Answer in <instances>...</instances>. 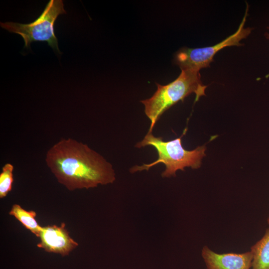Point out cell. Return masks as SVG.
Segmentation results:
<instances>
[{
	"label": "cell",
	"instance_id": "obj_11",
	"mask_svg": "<svg viewBox=\"0 0 269 269\" xmlns=\"http://www.w3.org/2000/svg\"><path fill=\"white\" fill-rule=\"evenodd\" d=\"M265 35H266V38L269 39V33H266ZM269 77V74L267 76H266L267 78H268Z\"/></svg>",
	"mask_w": 269,
	"mask_h": 269
},
{
	"label": "cell",
	"instance_id": "obj_7",
	"mask_svg": "<svg viewBox=\"0 0 269 269\" xmlns=\"http://www.w3.org/2000/svg\"><path fill=\"white\" fill-rule=\"evenodd\" d=\"M202 256L207 269H250L252 267L251 252L242 254H217L205 246Z\"/></svg>",
	"mask_w": 269,
	"mask_h": 269
},
{
	"label": "cell",
	"instance_id": "obj_5",
	"mask_svg": "<svg viewBox=\"0 0 269 269\" xmlns=\"http://www.w3.org/2000/svg\"><path fill=\"white\" fill-rule=\"evenodd\" d=\"M248 8L247 3L245 15L236 32L213 46L197 48L182 47L175 55V64L180 69L189 68L200 71L202 68L209 67L214 61V55L222 49L228 46L242 45L240 41L247 38L252 31L251 28H244Z\"/></svg>",
	"mask_w": 269,
	"mask_h": 269
},
{
	"label": "cell",
	"instance_id": "obj_3",
	"mask_svg": "<svg viewBox=\"0 0 269 269\" xmlns=\"http://www.w3.org/2000/svg\"><path fill=\"white\" fill-rule=\"evenodd\" d=\"M179 76L173 81L161 85L157 83V89L150 98L141 101L144 106V112L150 121L148 132H152L162 115L179 101L191 94H195V102L205 96L207 86L202 84L199 71L182 68Z\"/></svg>",
	"mask_w": 269,
	"mask_h": 269
},
{
	"label": "cell",
	"instance_id": "obj_10",
	"mask_svg": "<svg viewBox=\"0 0 269 269\" xmlns=\"http://www.w3.org/2000/svg\"><path fill=\"white\" fill-rule=\"evenodd\" d=\"M13 166L10 163L5 164L0 173V198L6 196L11 190L13 182Z\"/></svg>",
	"mask_w": 269,
	"mask_h": 269
},
{
	"label": "cell",
	"instance_id": "obj_1",
	"mask_svg": "<svg viewBox=\"0 0 269 269\" xmlns=\"http://www.w3.org/2000/svg\"><path fill=\"white\" fill-rule=\"evenodd\" d=\"M45 161L58 182L70 191L94 188L116 180L110 162L86 144L71 138H61L53 145Z\"/></svg>",
	"mask_w": 269,
	"mask_h": 269
},
{
	"label": "cell",
	"instance_id": "obj_12",
	"mask_svg": "<svg viewBox=\"0 0 269 269\" xmlns=\"http://www.w3.org/2000/svg\"><path fill=\"white\" fill-rule=\"evenodd\" d=\"M268 224H269V217L268 218Z\"/></svg>",
	"mask_w": 269,
	"mask_h": 269
},
{
	"label": "cell",
	"instance_id": "obj_2",
	"mask_svg": "<svg viewBox=\"0 0 269 269\" xmlns=\"http://www.w3.org/2000/svg\"><path fill=\"white\" fill-rule=\"evenodd\" d=\"M186 131L187 129L184 130L180 137L169 141H164L162 137H156L152 132H148L143 139L137 142L135 147L152 146L157 152L158 158L149 164L134 166L130 169V172L133 173L144 170H148L151 167L162 163L165 165V169L161 173V176L164 178L175 176L176 171L184 170L186 167L193 169L200 167L201 160L205 156L206 147L204 145L200 146L192 150L184 148L181 138Z\"/></svg>",
	"mask_w": 269,
	"mask_h": 269
},
{
	"label": "cell",
	"instance_id": "obj_4",
	"mask_svg": "<svg viewBox=\"0 0 269 269\" xmlns=\"http://www.w3.org/2000/svg\"><path fill=\"white\" fill-rule=\"evenodd\" d=\"M66 12L63 0H50L40 15L34 21L28 24L0 22V26L10 32L20 35L24 40V47L29 48L33 41H45L54 50L61 54L54 25L58 16Z\"/></svg>",
	"mask_w": 269,
	"mask_h": 269
},
{
	"label": "cell",
	"instance_id": "obj_6",
	"mask_svg": "<svg viewBox=\"0 0 269 269\" xmlns=\"http://www.w3.org/2000/svg\"><path fill=\"white\" fill-rule=\"evenodd\" d=\"M64 223L42 227L37 244L39 248L48 253L59 254L62 257L68 256L78 244L70 236Z\"/></svg>",
	"mask_w": 269,
	"mask_h": 269
},
{
	"label": "cell",
	"instance_id": "obj_8",
	"mask_svg": "<svg viewBox=\"0 0 269 269\" xmlns=\"http://www.w3.org/2000/svg\"><path fill=\"white\" fill-rule=\"evenodd\" d=\"M251 250L253 255L252 269H269V228Z\"/></svg>",
	"mask_w": 269,
	"mask_h": 269
},
{
	"label": "cell",
	"instance_id": "obj_9",
	"mask_svg": "<svg viewBox=\"0 0 269 269\" xmlns=\"http://www.w3.org/2000/svg\"><path fill=\"white\" fill-rule=\"evenodd\" d=\"M8 214L13 216L24 228L39 238L42 227L36 220V213L34 211L26 210L19 204H14Z\"/></svg>",
	"mask_w": 269,
	"mask_h": 269
}]
</instances>
